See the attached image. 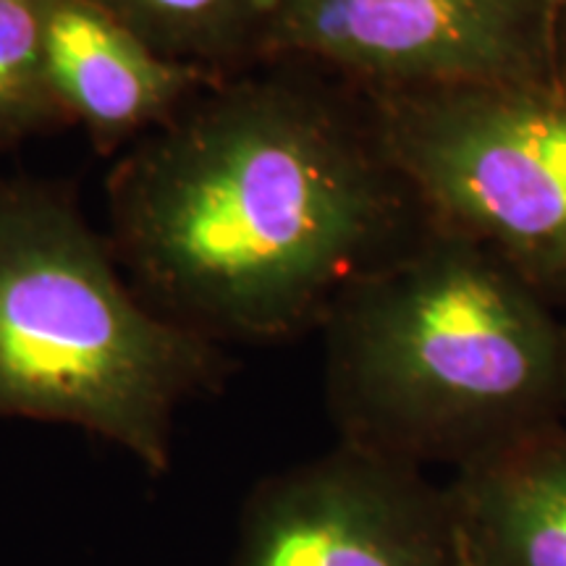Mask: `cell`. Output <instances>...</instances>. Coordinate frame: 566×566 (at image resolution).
<instances>
[{"label":"cell","instance_id":"cell-1","mask_svg":"<svg viewBox=\"0 0 566 566\" xmlns=\"http://www.w3.org/2000/svg\"><path fill=\"white\" fill-rule=\"evenodd\" d=\"M108 218L139 300L221 346L323 328L430 226L370 97L292 61L210 84L132 142Z\"/></svg>","mask_w":566,"mask_h":566},{"label":"cell","instance_id":"cell-2","mask_svg":"<svg viewBox=\"0 0 566 566\" xmlns=\"http://www.w3.org/2000/svg\"><path fill=\"white\" fill-rule=\"evenodd\" d=\"M323 334L338 443L459 472L566 422L556 304L441 226L349 286Z\"/></svg>","mask_w":566,"mask_h":566},{"label":"cell","instance_id":"cell-3","mask_svg":"<svg viewBox=\"0 0 566 566\" xmlns=\"http://www.w3.org/2000/svg\"><path fill=\"white\" fill-rule=\"evenodd\" d=\"M229 370L221 344L139 300L61 189L0 179V422L80 428L160 478L179 409Z\"/></svg>","mask_w":566,"mask_h":566},{"label":"cell","instance_id":"cell-4","mask_svg":"<svg viewBox=\"0 0 566 566\" xmlns=\"http://www.w3.org/2000/svg\"><path fill=\"white\" fill-rule=\"evenodd\" d=\"M370 97L428 221L566 300V66L527 82Z\"/></svg>","mask_w":566,"mask_h":566},{"label":"cell","instance_id":"cell-5","mask_svg":"<svg viewBox=\"0 0 566 566\" xmlns=\"http://www.w3.org/2000/svg\"><path fill=\"white\" fill-rule=\"evenodd\" d=\"M265 61L365 95L543 80L566 66L564 17L548 0H273Z\"/></svg>","mask_w":566,"mask_h":566},{"label":"cell","instance_id":"cell-6","mask_svg":"<svg viewBox=\"0 0 566 566\" xmlns=\"http://www.w3.org/2000/svg\"><path fill=\"white\" fill-rule=\"evenodd\" d=\"M229 566H464L446 485L336 443L260 480Z\"/></svg>","mask_w":566,"mask_h":566},{"label":"cell","instance_id":"cell-7","mask_svg":"<svg viewBox=\"0 0 566 566\" xmlns=\"http://www.w3.org/2000/svg\"><path fill=\"white\" fill-rule=\"evenodd\" d=\"M45 69L63 118L82 124L97 150L132 145L218 84L163 59L95 0H51Z\"/></svg>","mask_w":566,"mask_h":566},{"label":"cell","instance_id":"cell-8","mask_svg":"<svg viewBox=\"0 0 566 566\" xmlns=\"http://www.w3.org/2000/svg\"><path fill=\"white\" fill-rule=\"evenodd\" d=\"M464 566H566V422L446 483Z\"/></svg>","mask_w":566,"mask_h":566},{"label":"cell","instance_id":"cell-9","mask_svg":"<svg viewBox=\"0 0 566 566\" xmlns=\"http://www.w3.org/2000/svg\"><path fill=\"white\" fill-rule=\"evenodd\" d=\"M163 59L223 82L265 61L273 0H95Z\"/></svg>","mask_w":566,"mask_h":566},{"label":"cell","instance_id":"cell-10","mask_svg":"<svg viewBox=\"0 0 566 566\" xmlns=\"http://www.w3.org/2000/svg\"><path fill=\"white\" fill-rule=\"evenodd\" d=\"M51 0H0V150L66 122L45 69Z\"/></svg>","mask_w":566,"mask_h":566},{"label":"cell","instance_id":"cell-11","mask_svg":"<svg viewBox=\"0 0 566 566\" xmlns=\"http://www.w3.org/2000/svg\"><path fill=\"white\" fill-rule=\"evenodd\" d=\"M566 307V300H564ZM562 365H564V407H566V315L562 317Z\"/></svg>","mask_w":566,"mask_h":566},{"label":"cell","instance_id":"cell-12","mask_svg":"<svg viewBox=\"0 0 566 566\" xmlns=\"http://www.w3.org/2000/svg\"><path fill=\"white\" fill-rule=\"evenodd\" d=\"M551 6H554V9L562 13V17H566V0H548Z\"/></svg>","mask_w":566,"mask_h":566},{"label":"cell","instance_id":"cell-13","mask_svg":"<svg viewBox=\"0 0 566 566\" xmlns=\"http://www.w3.org/2000/svg\"><path fill=\"white\" fill-rule=\"evenodd\" d=\"M564 59H566V17H564Z\"/></svg>","mask_w":566,"mask_h":566}]
</instances>
